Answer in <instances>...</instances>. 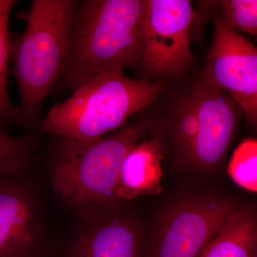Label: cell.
<instances>
[{"mask_svg": "<svg viewBox=\"0 0 257 257\" xmlns=\"http://www.w3.org/2000/svg\"><path fill=\"white\" fill-rule=\"evenodd\" d=\"M197 133L191 162L200 168L217 165L234 135L238 116L235 101L203 77L194 83Z\"/></svg>", "mask_w": 257, "mask_h": 257, "instance_id": "ba28073f", "label": "cell"}, {"mask_svg": "<svg viewBox=\"0 0 257 257\" xmlns=\"http://www.w3.org/2000/svg\"><path fill=\"white\" fill-rule=\"evenodd\" d=\"M255 257H256V256H255Z\"/></svg>", "mask_w": 257, "mask_h": 257, "instance_id": "ac0fdd59", "label": "cell"}, {"mask_svg": "<svg viewBox=\"0 0 257 257\" xmlns=\"http://www.w3.org/2000/svg\"><path fill=\"white\" fill-rule=\"evenodd\" d=\"M194 18L188 0H147L145 48L140 67L160 80H178L192 64L189 30Z\"/></svg>", "mask_w": 257, "mask_h": 257, "instance_id": "5b68a950", "label": "cell"}, {"mask_svg": "<svg viewBox=\"0 0 257 257\" xmlns=\"http://www.w3.org/2000/svg\"><path fill=\"white\" fill-rule=\"evenodd\" d=\"M236 206L216 197L177 203L166 216L154 257H199Z\"/></svg>", "mask_w": 257, "mask_h": 257, "instance_id": "52a82bcc", "label": "cell"}, {"mask_svg": "<svg viewBox=\"0 0 257 257\" xmlns=\"http://www.w3.org/2000/svg\"><path fill=\"white\" fill-rule=\"evenodd\" d=\"M202 77L241 108L248 122L257 119V49L220 15L214 20L212 43Z\"/></svg>", "mask_w": 257, "mask_h": 257, "instance_id": "8992f818", "label": "cell"}, {"mask_svg": "<svg viewBox=\"0 0 257 257\" xmlns=\"http://www.w3.org/2000/svg\"><path fill=\"white\" fill-rule=\"evenodd\" d=\"M40 225L33 204L16 184L0 179V257H25L35 247Z\"/></svg>", "mask_w": 257, "mask_h": 257, "instance_id": "9c48e42d", "label": "cell"}, {"mask_svg": "<svg viewBox=\"0 0 257 257\" xmlns=\"http://www.w3.org/2000/svg\"><path fill=\"white\" fill-rule=\"evenodd\" d=\"M165 121L180 157L191 162L197 133V99L194 84L167 98Z\"/></svg>", "mask_w": 257, "mask_h": 257, "instance_id": "4fadbf2b", "label": "cell"}, {"mask_svg": "<svg viewBox=\"0 0 257 257\" xmlns=\"http://www.w3.org/2000/svg\"><path fill=\"white\" fill-rule=\"evenodd\" d=\"M256 242L254 209L236 207L199 257H255Z\"/></svg>", "mask_w": 257, "mask_h": 257, "instance_id": "8fae6325", "label": "cell"}, {"mask_svg": "<svg viewBox=\"0 0 257 257\" xmlns=\"http://www.w3.org/2000/svg\"><path fill=\"white\" fill-rule=\"evenodd\" d=\"M16 3L14 0H0V124L13 119L15 114L8 93V77L11 52L9 20Z\"/></svg>", "mask_w": 257, "mask_h": 257, "instance_id": "5bb4252c", "label": "cell"}, {"mask_svg": "<svg viewBox=\"0 0 257 257\" xmlns=\"http://www.w3.org/2000/svg\"><path fill=\"white\" fill-rule=\"evenodd\" d=\"M158 138L143 139L134 146L121 162L115 200H130L140 196L157 194L162 190L163 159Z\"/></svg>", "mask_w": 257, "mask_h": 257, "instance_id": "30bf717a", "label": "cell"}, {"mask_svg": "<svg viewBox=\"0 0 257 257\" xmlns=\"http://www.w3.org/2000/svg\"><path fill=\"white\" fill-rule=\"evenodd\" d=\"M162 90L160 83L128 78L122 70L106 72L52 106L40 128L79 141L98 140L124 126L132 116L152 104Z\"/></svg>", "mask_w": 257, "mask_h": 257, "instance_id": "7a4b0ae2", "label": "cell"}, {"mask_svg": "<svg viewBox=\"0 0 257 257\" xmlns=\"http://www.w3.org/2000/svg\"><path fill=\"white\" fill-rule=\"evenodd\" d=\"M30 140L15 138L0 130V179L19 173L33 150Z\"/></svg>", "mask_w": 257, "mask_h": 257, "instance_id": "2e32d148", "label": "cell"}, {"mask_svg": "<svg viewBox=\"0 0 257 257\" xmlns=\"http://www.w3.org/2000/svg\"><path fill=\"white\" fill-rule=\"evenodd\" d=\"M220 4L221 18L228 27L256 35V0H224Z\"/></svg>", "mask_w": 257, "mask_h": 257, "instance_id": "e0dca14e", "label": "cell"}, {"mask_svg": "<svg viewBox=\"0 0 257 257\" xmlns=\"http://www.w3.org/2000/svg\"><path fill=\"white\" fill-rule=\"evenodd\" d=\"M147 0H84L74 10L61 75L75 91L101 74L140 66Z\"/></svg>", "mask_w": 257, "mask_h": 257, "instance_id": "6da1fadb", "label": "cell"}, {"mask_svg": "<svg viewBox=\"0 0 257 257\" xmlns=\"http://www.w3.org/2000/svg\"><path fill=\"white\" fill-rule=\"evenodd\" d=\"M228 173L239 187L256 192L257 142L246 139L233 152Z\"/></svg>", "mask_w": 257, "mask_h": 257, "instance_id": "9a60e30c", "label": "cell"}, {"mask_svg": "<svg viewBox=\"0 0 257 257\" xmlns=\"http://www.w3.org/2000/svg\"><path fill=\"white\" fill-rule=\"evenodd\" d=\"M136 229L126 221L113 220L86 233L76 246L74 257H138Z\"/></svg>", "mask_w": 257, "mask_h": 257, "instance_id": "7c38bea8", "label": "cell"}, {"mask_svg": "<svg viewBox=\"0 0 257 257\" xmlns=\"http://www.w3.org/2000/svg\"><path fill=\"white\" fill-rule=\"evenodd\" d=\"M74 0H34L15 51L14 75L24 116H35L63 71Z\"/></svg>", "mask_w": 257, "mask_h": 257, "instance_id": "277c9868", "label": "cell"}, {"mask_svg": "<svg viewBox=\"0 0 257 257\" xmlns=\"http://www.w3.org/2000/svg\"><path fill=\"white\" fill-rule=\"evenodd\" d=\"M150 126L148 121L142 120L93 141L63 138L52 167L56 191L66 200L79 205L116 202L115 189L121 162L143 140Z\"/></svg>", "mask_w": 257, "mask_h": 257, "instance_id": "3957f363", "label": "cell"}]
</instances>
